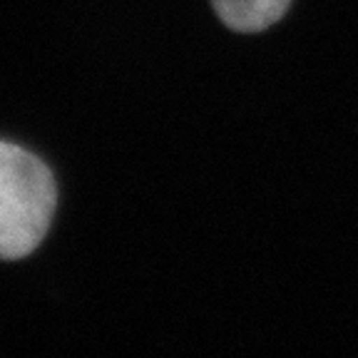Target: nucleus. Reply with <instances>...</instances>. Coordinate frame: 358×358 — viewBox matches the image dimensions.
I'll return each instance as SVG.
<instances>
[{
	"label": "nucleus",
	"mask_w": 358,
	"mask_h": 358,
	"mask_svg": "<svg viewBox=\"0 0 358 358\" xmlns=\"http://www.w3.org/2000/svg\"><path fill=\"white\" fill-rule=\"evenodd\" d=\"M219 20L236 33H259L289 10L291 0H212Z\"/></svg>",
	"instance_id": "obj_2"
},
{
	"label": "nucleus",
	"mask_w": 358,
	"mask_h": 358,
	"mask_svg": "<svg viewBox=\"0 0 358 358\" xmlns=\"http://www.w3.org/2000/svg\"><path fill=\"white\" fill-rule=\"evenodd\" d=\"M57 209L50 167L22 147L0 142V259L33 254Z\"/></svg>",
	"instance_id": "obj_1"
}]
</instances>
